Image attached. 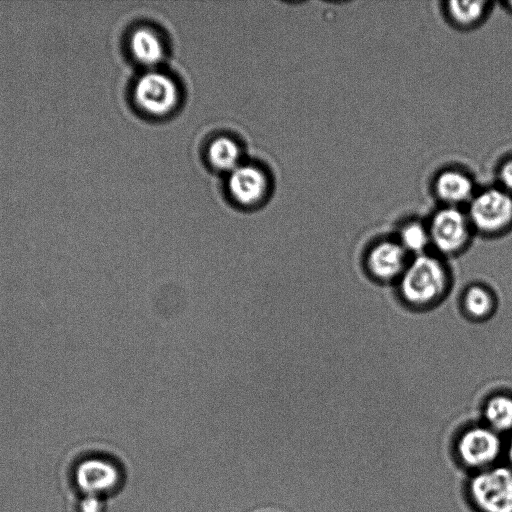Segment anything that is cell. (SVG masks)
Masks as SVG:
<instances>
[{"label":"cell","mask_w":512,"mask_h":512,"mask_svg":"<svg viewBox=\"0 0 512 512\" xmlns=\"http://www.w3.org/2000/svg\"><path fill=\"white\" fill-rule=\"evenodd\" d=\"M396 283L405 304L413 308H427L445 296L450 275L440 257L425 253L410 258Z\"/></svg>","instance_id":"6da1fadb"},{"label":"cell","mask_w":512,"mask_h":512,"mask_svg":"<svg viewBox=\"0 0 512 512\" xmlns=\"http://www.w3.org/2000/svg\"><path fill=\"white\" fill-rule=\"evenodd\" d=\"M466 213L473 231L499 235L512 226V195L499 186L476 192Z\"/></svg>","instance_id":"7a4b0ae2"},{"label":"cell","mask_w":512,"mask_h":512,"mask_svg":"<svg viewBox=\"0 0 512 512\" xmlns=\"http://www.w3.org/2000/svg\"><path fill=\"white\" fill-rule=\"evenodd\" d=\"M431 247L442 256L463 251L474 232L466 211L461 207L443 206L427 224Z\"/></svg>","instance_id":"3957f363"},{"label":"cell","mask_w":512,"mask_h":512,"mask_svg":"<svg viewBox=\"0 0 512 512\" xmlns=\"http://www.w3.org/2000/svg\"><path fill=\"white\" fill-rule=\"evenodd\" d=\"M470 495L481 512H512V469L481 470L470 482Z\"/></svg>","instance_id":"277c9868"},{"label":"cell","mask_w":512,"mask_h":512,"mask_svg":"<svg viewBox=\"0 0 512 512\" xmlns=\"http://www.w3.org/2000/svg\"><path fill=\"white\" fill-rule=\"evenodd\" d=\"M133 98L143 112L152 116H164L176 108L179 89L169 75L151 69L136 81Z\"/></svg>","instance_id":"5b68a950"},{"label":"cell","mask_w":512,"mask_h":512,"mask_svg":"<svg viewBox=\"0 0 512 512\" xmlns=\"http://www.w3.org/2000/svg\"><path fill=\"white\" fill-rule=\"evenodd\" d=\"M499 434L486 425L464 431L457 443L460 460L468 467L486 469L501 452Z\"/></svg>","instance_id":"8992f818"},{"label":"cell","mask_w":512,"mask_h":512,"mask_svg":"<svg viewBox=\"0 0 512 512\" xmlns=\"http://www.w3.org/2000/svg\"><path fill=\"white\" fill-rule=\"evenodd\" d=\"M410 258L396 239H381L368 249L364 263L374 280L388 283L398 281Z\"/></svg>","instance_id":"52a82bcc"},{"label":"cell","mask_w":512,"mask_h":512,"mask_svg":"<svg viewBox=\"0 0 512 512\" xmlns=\"http://www.w3.org/2000/svg\"><path fill=\"white\" fill-rule=\"evenodd\" d=\"M227 186L235 203L244 208H252L266 197L268 180L258 166L240 164L230 172Z\"/></svg>","instance_id":"ba28073f"},{"label":"cell","mask_w":512,"mask_h":512,"mask_svg":"<svg viewBox=\"0 0 512 512\" xmlns=\"http://www.w3.org/2000/svg\"><path fill=\"white\" fill-rule=\"evenodd\" d=\"M74 478L83 493L101 497L118 486L120 473L112 462L94 457L79 463Z\"/></svg>","instance_id":"9c48e42d"},{"label":"cell","mask_w":512,"mask_h":512,"mask_svg":"<svg viewBox=\"0 0 512 512\" xmlns=\"http://www.w3.org/2000/svg\"><path fill=\"white\" fill-rule=\"evenodd\" d=\"M433 188L443 206L467 205L476 193L472 178L466 172L455 168L438 173L434 179Z\"/></svg>","instance_id":"30bf717a"},{"label":"cell","mask_w":512,"mask_h":512,"mask_svg":"<svg viewBox=\"0 0 512 512\" xmlns=\"http://www.w3.org/2000/svg\"><path fill=\"white\" fill-rule=\"evenodd\" d=\"M132 57L150 69L158 65L165 56V46L161 35L151 27L141 26L132 31L129 37Z\"/></svg>","instance_id":"8fae6325"},{"label":"cell","mask_w":512,"mask_h":512,"mask_svg":"<svg viewBox=\"0 0 512 512\" xmlns=\"http://www.w3.org/2000/svg\"><path fill=\"white\" fill-rule=\"evenodd\" d=\"M486 426L498 434L512 430V396L504 393L490 396L483 406Z\"/></svg>","instance_id":"7c38bea8"},{"label":"cell","mask_w":512,"mask_h":512,"mask_svg":"<svg viewBox=\"0 0 512 512\" xmlns=\"http://www.w3.org/2000/svg\"><path fill=\"white\" fill-rule=\"evenodd\" d=\"M464 312L473 320L489 318L496 308V299L491 290L481 284L468 286L462 296Z\"/></svg>","instance_id":"4fadbf2b"},{"label":"cell","mask_w":512,"mask_h":512,"mask_svg":"<svg viewBox=\"0 0 512 512\" xmlns=\"http://www.w3.org/2000/svg\"><path fill=\"white\" fill-rule=\"evenodd\" d=\"M488 5V1L482 0H453L446 3L445 11L452 24L471 28L483 20Z\"/></svg>","instance_id":"5bb4252c"},{"label":"cell","mask_w":512,"mask_h":512,"mask_svg":"<svg viewBox=\"0 0 512 512\" xmlns=\"http://www.w3.org/2000/svg\"><path fill=\"white\" fill-rule=\"evenodd\" d=\"M395 239L410 257L428 253L431 247L428 226L418 220L402 224Z\"/></svg>","instance_id":"9a60e30c"},{"label":"cell","mask_w":512,"mask_h":512,"mask_svg":"<svg viewBox=\"0 0 512 512\" xmlns=\"http://www.w3.org/2000/svg\"><path fill=\"white\" fill-rule=\"evenodd\" d=\"M240 158V147L230 137H218L208 147V159L211 165L218 170L230 173L240 165Z\"/></svg>","instance_id":"2e32d148"},{"label":"cell","mask_w":512,"mask_h":512,"mask_svg":"<svg viewBox=\"0 0 512 512\" xmlns=\"http://www.w3.org/2000/svg\"><path fill=\"white\" fill-rule=\"evenodd\" d=\"M499 187L512 195V157L504 160L498 168Z\"/></svg>","instance_id":"e0dca14e"},{"label":"cell","mask_w":512,"mask_h":512,"mask_svg":"<svg viewBox=\"0 0 512 512\" xmlns=\"http://www.w3.org/2000/svg\"><path fill=\"white\" fill-rule=\"evenodd\" d=\"M81 512H102L103 501L101 497L95 495H86L80 502Z\"/></svg>","instance_id":"ac0fdd59"},{"label":"cell","mask_w":512,"mask_h":512,"mask_svg":"<svg viewBox=\"0 0 512 512\" xmlns=\"http://www.w3.org/2000/svg\"><path fill=\"white\" fill-rule=\"evenodd\" d=\"M507 455H508L509 462L512 465V439L510 440V442L508 444Z\"/></svg>","instance_id":"d6986e66"},{"label":"cell","mask_w":512,"mask_h":512,"mask_svg":"<svg viewBox=\"0 0 512 512\" xmlns=\"http://www.w3.org/2000/svg\"><path fill=\"white\" fill-rule=\"evenodd\" d=\"M506 5L508 9L512 11V1L506 2Z\"/></svg>","instance_id":"ffe728a7"}]
</instances>
